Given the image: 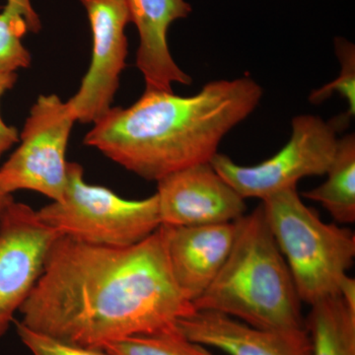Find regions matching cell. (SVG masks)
<instances>
[{
    "label": "cell",
    "mask_w": 355,
    "mask_h": 355,
    "mask_svg": "<svg viewBox=\"0 0 355 355\" xmlns=\"http://www.w3.org/2000/svg\"><path fill=\"white\" fill-rule=\"evenodd\" d=\"M305 326L311 355H355V312L340 296L311 305Z\"/></svg>",
    "instance_id": "9a60e30c"
},
{
    "label": "cell",
    "mask_w": 355,
    "mask_h": 355,
    "mask_svg": "<svg viewBox=\"0 0 355 355\" xmlns=\"http://www.w3.org/2000/svg\"><path fill=\"white\" fill-rule=\"evenodd\" d=\"M263 89L249 76L216 80L197 94L144 91L128 108H112L84 137L116 164L147 181L210 162L221 140L258 107Z\"/></svg>",
    "instance_id": "7a4b0ae2"
},
{
    "label": "cell",
    "mask_w": 355,
    "mask_h": 355,
    "mask_svg": "<svg viewBox=\"0 0 355 355\" xmlns=\"http://www.w3.org/2000/svg\"><path fill=\"white\" fill-rule=\"evenodd\" d=\"M17 73L16 72L0 71V101L7 91L14 87L17 83ZM19 132L17 128L8 125L2 119L0 114V158L7 153L14 144L19 142Z\"/></svg>",
    "instance_id": "ffe728a7"
},
{
    "label": "cell",
    "mask_w": 355,
    "mask_h": 355,
    "mask_svg": "<svg viewBox=\"0 0 355 355\" xmlns=\"http://www.w3.org/2000/svg\"><path fill=\"white\" fill-rule=\"evenodd\" d=\"M321 186L306 191L303 197L321 203L334 220L340 224L355 222V135L338 139L335 157Z\"/></svg>",
    "instance_id": "5bb4252c"
},
{
    "label": "cell",
    "mask_w": 355,
    "mask_h": 355,
    "mask_svg": "<svg viewBox=\"0 0 355 355\" xmlns=\"http://www.w3.org/2000/svg\"><path fill=\"white\" fill-rule=\"evenodd\" d=\"M16 330L21 342L33 355H110L104 349L62 342L53 336L31 330L20 322L16 323Z\"/></svg>",
    "instance_id": "d6986e66"
},
{
    "label": "cell",
    "mask_w": 355,
    "mask_h": 355,
    "mask_svg": "<svg viewBox=\"0 0 355 355\" xmlns=\"http://www.w3.org/2000/svg\"><path fill=\"white\" fill-rule=\"evenodd\" d=\"M173 277L186 298L197 301L216 279L232 250L236 222L161 225Z\"/></svg>",
    "instance_id": "8fae6325"
},
{
    "label": "cell",
    "mask_w": 355,
    "mask_h": 355,
    "mask_svg": "<svg viewBox=\"0 0 355 355\" xmlns=\"http://www.w3.org/2000/svg\"><path fill=\"white\" fill-rule=\"evenodd\" d=\"M193 307L257 328L306 329L300 298L261 205L236 221L235 241L227 260Z\"/></svg>",
    "instance_id": "3957f363"
},
{
    "label": "cell",
    "mask_w": 355,
    "mask_h": 355,
    "mask_svg": "<svg viewBox=\"0 0 355 355\" xmlns=\"http://www.w3.org/2000/svg\"><path fill=\"white\" fill-rule=\"evenodd\" d=\"M195 310L173 277L160 226L123 248L60 236L19 312L31 330L102 349L128 336L176 331Z\"/></svg>",
    "instance_id": "6da1fadb"
},
{
    "label": "cell",
    "mask_w": 355,
    "mask_h": 355,
    "mask_svg": "<svg viewBox=\"0 0 355 355\" xmlns=\"http://www.w3.org/2000/svg\"><path fill=\"white\" fill-rule=\"evenodd\" d=\"M130 23L137 27L139 46L137 67L146 83V91L173 92V84L190 85L193 79L180 69L168 44V31L175 21L190 15L186 0H127Z\"/></svg>",
    "instance_id": "4fadbf2b"
},
{
    "label": "cell",
    "mask_w": 355,
    "mask_h": 355,
    "mask_svg": "<svg viewBox=\"0 0 355 355\" xmlns=\"http://www.w3.org/2000/svg\"><path fill=\"white\" fill-rule=\"evenodd\" d=\"M14 198L11 193H6V191L0 190V224H1L2 217L7 207L12 202Z\"/></svg>",
    "instance_id": "603a6c76"
},
{
    "label": "cell",
    "mask_w": 355,
    "mask_h": 355,
    "mask_svg": "<svg viewBox=\"0 0 355 355\" xmlns=\"http://www.w3.org/2000/svg\"><path fill=\"white\" fill-rule=\"evenodd\" d=\"M29 32L19 7L7 2L0 13V71L16 72L31 64V53L22 43Z\"/></svg>",
    "instance_id": "e0dca14e"
},
{
    "label": "cell",
    "mask_w": 355,
    "mask_h": 355,
    "mask_svg": "<svg viewBox=\"0 0 355 355\" xmlns=\"http://www.w3.org/2000/svg\"><path fill=\"white\" fill-rule=\"evenodd\" d=\"M92 31V57L76 94L67 102L76 121L94 123L113 108L127 67V0H80Z\"/></svg>",
    "instance_id": "ba28073f"
},
{
    "label": "cell",
    "mask_w": 355,
    "mask_h": 355,
    "mask_svg": "<svg viewBox=\"0 0 355 355\" xmlns=\"http://www.w3.org/2000/svg\"><path fill=\"white\" fill-rule=\"evenodd\" d=\"M60 236L96 245L123 248L141 242L161 226L157 196L127 200L86 183L83 166L69 162L64 198L37 210Z\"/></svg>",
    "instance_id": "5b68a950"
},
{
    "label": "cell",
    "mask_w": 355,
    "mask_h": 355,
    "mask_svg": "<svg viewBox=\"0 0 355 355\" xmlns=\"http://www.w3.org/2000/svg\"><path fill=\"white\" fill-rule=\"evenodd\" d=\"M338 296L342 298L345 305L350 310L355 312V279L354 277H349V275H345L340 280L338 286Z\"/></svg>",
    "instance_id": "7402d4cb"
},
{
    "label": "cell",
    "mask_w": 355,
    "mask_h": 355,
    "mask_svg": "<svg viewBox=\"0 0 355 355\" xmlns=\"http://www.w3.org/2000/svg\"><path fill=\"white\" fill-rule=\"evenodd\" d=\"M268 228L284 256L301 302L313 305L338 295L355 258V235L326 223L301 200L297 187L261 200Z\"/></svg>",
    "instance_id": "277c9868"
},
{
    "label": "cell",
    "mask_w": 355,
    "mask_h": 355,
    "mask_svg": "<svg viewBox=\"0 0 355 355\" xmlns=\"http://www.w3.org/2000/svg\"><path fill=\"white\" fill-rule=\"evenodd\" d=\"M177 327L191 342L228 355H311L312 352L307 329L257 328L212 311L195 310L182 318Z\"/></svg>",
    "instance_id": "7c38bea8"
},
{
    "label": "cell",
    "mask_w": 355,
    "mask_h": 355,
    "mask_svg": "<svg viewBox=\"0 0 355 355\" xmlns=\"http://www.w3.org/2000/svg\"><path fill=\"white\" fill-rule=\"evenodd\" d=\"M60 235L22 202L7 207L0 224V338L26 302Z\"/></svg>",
    "instance_id": "9c48e42d"
},
{
    "label": "cell",
    "mask_w": 355,
    "mask_h": 355,
    "mask_svg": "<svg viewBox=\"0 0 355 355\" xmlns=\"http://www.w3.org/2000/svg\"><path fill=\"white\" fill-rule=\"evenodd\" d=\"M338 121L302 114L292 120L291 139L260 164L242 166L216 153L210 164L243 198H260L297 187L302 178L323 176L338 148Z\"/></svg>",
    "instance_id": "8992f818"
},
{
    "label": "cell",
    "mask_w": 355,
    "mask_h": 355,
    "mask_svg": "<svg viewBox=\"0 0 355 355\" xmlns=\"http://www.w3.org/2000/svg\"><path fill=\"white\" fill-rule=\"evenodd\" d=\"M76 123L67 102L40 95L19 135V146L0 167V190L32 191L58 202L67 181V146Z\"/></svg>",
    "instance_id": "52a82bcc"
},
{
    "label": "cell",
    "mask_w": 355,
    "mask_h": 355,
    "mask_svg": "<svg viewBox=\"0 0 355 355\" xmlns=\"http://www.w3.org/2000/svg\"><path fill=\"white\" fill-rule=\"evenodd\" d=\"M336 55L340 62V76L336 80L317 89L311 93L309 100L313 104H320L326 101L334 93H338L345 98L349 104L347 116L352 118L355 113V48L354 44L345 39L335 40Z\"/></svg>",
    "instance_id": "ac0fdd59"
},
{
    "label": "cell",
    "mask_w": 355,
    "mask_h": 355,
    "mask_svg": "<svg viewBox=\"0 0 355 355\" xmlns=\"http://www.w3.org/2000/svg\"><path fill=\"white\" fill-rule=\"evenodd\" d=\"M161 225L232 223L244 216L246 202L210 162L190 166L157 182Z\"/></svg>",
    "instance_id": "30bf717a"
},
{
    "label": "cell",
    "mask_w": 355,
    "mask_h": 355,
    "mask_svg": "<svg viewBox=\"0 0 355 355\" xmlns=\"http://www.w3.org/2000/svg\"><path fill=\"white\" fill-rule=\"evenodd\" d=\"M7 2L15 4L23 11L26 22H27L28 28H29V32L37 33L41 30V21H40L38 14L33 8L30 0H7Z\"/></svg>",
    "instance_id": "44dd1931"
},
{
    "label": "cell",
    "mask_w": 355,
    "mask_h": 355,
    "mask_svg": "<svg viewBox=\"0 0 355 355\" xmlns=\"http://www.w3.org/2000/svg\"><path fill=\"white\" fill-rule=\"evenodd\" d=\"M110 355H214L207 347L191 342L179 331L128 336L107 343Z\"/></svg>",
    "instance_id": "2e32d148"
}]
</instances>
